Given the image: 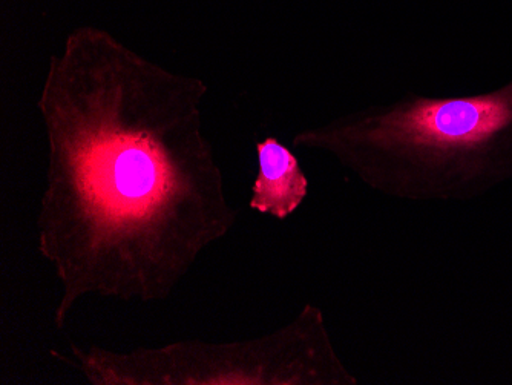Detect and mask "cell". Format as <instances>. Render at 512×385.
<instances>
[{"label": "cell", "instance_id": "7a4b0ae2", "mask_svg": "<svg viewBox=\"0 0 512 385\" xmlns=\"http://www.w3.org/2000/svg\"><path fill=\"white\" fill-rule=\"evenodd\" d=\"M256 151L260 171L253 183L250 208L276 218L289 217L307 197L306 174L292 151L273 137L258 143Z\"/></svg>", "mask_w": 512, "mask_h": 385}, {"label": "cell", "instance_id": "3957f363", "mask_svg": "<svg viewBox=\"0 0 512 385\" xmlns=\"http://www.w3.org/2000/svg\"><path fill=\"white\" fill-rule=\"evenodd\" d=\"M102 181H111L115 194L123 197L140 198L154 192L158 185V168L155 155L138 145H120L114 148L100 149L97 155Z\"/></svg>", "mask_w": 512, "mask_h": 385}, {"label": "cell", "instance_id": "6da1fadb", "mask_svg": "<svg viewBox=\"0 0 512 385\" xmlns=\"http://www.w3.org/2000/svg\"><path fill=\"white\" fill-rule=\"evenodd\" d=\"M298 142L335 152L368 188L411 203H467L512 181V80L488 93H407Z\"/></svg>", "mask_w": 512, "mask_h": 385}]
</instances>
